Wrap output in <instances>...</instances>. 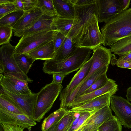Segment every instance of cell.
Listing matches in <instances>:
<instances>
[{"instance_id": "1f68e13d", "label": "cell", "mask_w": 131, "mask_h": 131, "mask_svg": "<svg viewBox=\"0 0 131 131\" xmlns=\"http://www.w3.org/2000/svg\"><path fill=\"white\" fill-rule=\"evenodd\" d=\"M106 73L102 74L99 77L86 91L84 94L89 93L104 86L106 84L109 79L107 77Z\"/></svg>"}, {"instance_id": "3957f363", "label": "cell", "mask_w": 131, "mask_h": 131, "mask_svg": "<svg viewBox=\"0 0 131 131\" xmlns=\"http://www.w3.org/2000/svg\"><path fill=\"white\" fill-rule=\"evenodd\" d=\"M98 23L97 16L95 14H90L84 22L79 34L72 40L77 47L93 50L103 44V36Z\"/></svg>"}, {"instance_id": "83f0119b", "label": "cell", "mask_w": 131, "mask_h": 131, "mask_svg": "<svg viewBox=\"0 0 131 131\" xmlns=\"http://www.w3.org/2000/svg\"><path fill=\"white\" fill-rule=\"evenodd\" d=\"M24 12L23 10H16L6 15L0 19V26L13 28L22 16Z\"/></svg>"}, {"instance_id": "ab89813d", "label": "cell", "mask_w": 131, "mask_h": 131, "mask_svg": "<svg viewBox=\"0 0 131 131\" xmlns=\"http://www.w3.org/2000/svg\"><path fill=\"white\" fill-rule=\"evenodd\" d=\"M66 75L60 73H55L53 74L52 82L57 84H62V82Z\"/></svg>"}, {"instance_id": "ba28073f", "label": "cell", "mask_w": 131, "mask_h": 131, "mask_svg": "<svg viewBox=\"0 0 131 131\" xmlns=\"http://www.w3.org/2000/svg\"><path fill=\"white\" fill-rule=\"evenodd\" d=\"M110 108L124 127L131 128V103L127 99L113 95L110 98Z\"/></svg>"}, {"instance_id": "4316f807", "label": "cell", "mask_w": 131, "mask_h": 131, "mask_svg": "<svg viewBox=\"0 0 131 131\" xmlns=\"http://www.w3.org/2000/svg\"><path fill=\"white\" fill-rule=\"evenodd\" d=\"M0 107L15 113L24 114L11 99L5 94L1 92Z\"/></svg>"}, {"instance_id": "ee69618b", "label": "cell", "mask_w": 131, "mask_h": 131, "mask_svg": "<svg viewBox=\"0 0 131 131\" xmlns=\"http://www.w3.org/2000/svg\"><path fill=\"white\" fill-rule=\"evenodd\" d=\"M123 10L128 9L130 4V0H121Z\"/></svg>"}, {"instance_id": "9a60e30c", "label": "cell", "mask_w": 131, "mask_h": 131, "mask_svg": "<svg viewBox=\"0 0 131 131\" xmlns=\"http://www.w3.org/2000/svg\"><path fill=\"white\" fill-rule=\"evenodd\" d=\"M43 14L42 11L36 7L24 11L22 16L13 28L14 35L21 37L24 31L31 27Z\"/></svg>"}, {"instance_id": "44dd1931", "label": "cell", "mask_w": 131, "mask_h": 131, "mask_svg": "<svg viewBox=\"0 0 131 131\" xmlns=\"http://www.w3.org/2000/svg\"><path fill=\"white\" fill-rule=\"evenodd\" d=\"M0 84L1 88L16 95H30L33 93L30 89L25 88L19 86L2 74H1L0 75Z\"/></svg>"}, {"instance_id": "8d00e7d4", "label": "cell", "mask_w": 131, "mask_h": 131, "mask_svg": "<svg viewBox=\"0 0 131 131\" xmlns=\"http://www.w3.org/2000/svg\"><path fill=\"white\" fill-rule=\"evenodd\" d=\"M0 125L3 131H23L25 129L17 125L5 124Z\"/></svg>"}, {"instance_id": "5bb4252c", "label": "cell", "mask_w": 131, "mask_h": 131, "mask_svg": "<svg viewBox=\"0 0 131 131\" xmlns=\"http://www.w3.org/2000/svg\"><path fill=\"white\" fill-rule=\"evenodd\" d=\"M93 62L91 57L79 69L72 78L69 83L61 92L59 96L61 108L71 93L85 79L88 75Z\"/></svg>"}, {"instance_id": "5b68a950", "label": "cell", "mask_w": 131, "mask_h": 131, "mask_svg": "<svg viewBox=\"0 0 131 131\" xmlns=\"http://www.w3.org/2000/svg\"><path fill=\"white\" fill-rule=\"evenodd\" d=\"M15 48L10 42L0 47V73L6 77L32 82V80L21 71L17 64L14 56Z\"/></svg>"}, {"instance_id": "d4e9b609", "label": "cell", "mask_w": 131, "mask_h": 131, "mask_svg": "<svg viewBox=\"0 0 131 131\" xmlns=\"http://www.w3.org/2000/svg\"><path fill=\"white\" fill-rule=\"evenodd\" d=\"M109 66H105L97 70L81 86L75 95L74 99L84 94L86 91L102 74L107 73Z\"/></svg>"}, {"instance_id": "7c38bea8", "label": "cell", "mask_w": 131, "mask_h": 131, "mask_svg": "<svg viewBox=\"0 0 131 131\" xmlns=\"http://www.w3.org/2000/svg\"><path fill=\"white\" fill-rule=\"evenodd\" d=\"M118 90L115 81L109 79L106 84L103 87L88 93L84 94L75 98L71 103L68 104L65 109L69 110L83 105L92 99L102 95Z\"/></svg>"}, {"instance_id": "c3c4849f", "label": "cell", "mask_w": 131, "mask_h": 131, "mask_svg": "<svg viewBox=\"0 0 131 131\" xmlns=\"http://www.w3.org/2000/svg\"><path fill=\"white\" fill-rule=\"evenodd\" d=\"M76 131V130H75V131Z\"/></svg>"}, {"instance_id": "ffe728a7", "label": "cell", "mask_w": 131, "mask_h": 131, "mask_svg": "<svg viewBox=\"0 0 131 131\" xmlns=\"http://www.w3.org/2000/svg\"><path fill=\"white\" fill-rule=\"evenodd\" d=\"M57 17L43 14L31 27L24 31L23 35L45 30H56L52 25L54 19Z\"/></svg>"}, {"instance_id": "2e32d148", "label": "cell", "mask_w": 131, "mask_h": 131, "mask_svg": "<svg viewBox=\"0 0 131 131\" xmlns=\"http://www.w3.org/2000/svg\"><path fill=\"white\" fill-rule=\"evenodd\" d=\"M0 124L17 125L29 129L36 123L33 119L24 114L15 113L0 107Z\"/></svg>"}, {"instance_id": "30bf717a", "label": "cell", "mask_w": 131, "mask_h": 131, "mask_svg": "<svg viewBox=\"0 0 131 131\" xmlns=\"http://www.w3.org/2000/svg\"><path fill=\"white\" fill-rule=\"evenodd\" d=\"M82 21L79 18H68L57 17L54 19L53 26L67 37L73 39L79 34L82 26Z\"/></svg>"}, {"instance_id": "836d02e7", "label": "cell", "mask_w": 131, "mask_h": 131, "mask_svg": "<svg viewBox=\"0 0 131 131\" xmlns=\"http://www.w3.org/2000/svg\"><path fill=\"white\" fill-rule=\"evenodd\" d=\"M15 11V7L13 3L0 4V19Z\"/></svg>"}, {"instance_id": "4fadbf2b", "label": "cell", "mask_w": 131, "mask_h": 131, "mask_svg": "<svg viewBox=\"0 0 131 131\" xmlns=\"http://www.w3.org/2000/svg\"><path fill=\"white\" fill-rule=\"evenodd\" d=\"M0 92L5 94L11 99L24 114L33 119L37 93H33L30 95H17L2 88Z\"/></svg>"}, {"instance_id": "603a6c76", "label": "cell", "mask_w": 131, "mask_h": 131, "mask_svg": "<svg viewBox=\"0 0 131 131\" xmlns=\"http://www.w3.org/2000/svg\"><path fill=\"white\" fill-rule=\"evenodd\" d=\"M110 46L111 53L120 56L131 53V37L122 39Z\"/></svg>"}, {"instance_id": "9c48e42d", "label": "cell", "mask_w": 131, "mask_h": 131, "mask_svg": "<svg viewBox=\"0 0 131 131\" xmlns=\"http://www.w3.org/2000/svg\"><path fill=\"white\" fill-rule=\"evenodd\" d=\"M99 23H107L123 11L121 0H96Z\"/></svg>"}, {"instance_id": "7402d4cb", "label": "cell", "mask_w": 131, "mask_h": 131, "mask_svg": "<svg viewBox=\"0 0 131 131\" xmlns=\"http://www.w3.org/2000/svg\"><path fill=\"white\" fill-rule=\"evenodd\" d=\"M77 47L74 43L72 38L67 37L61 45L55 52L54 58L55 60H60L66 59L71 56Z\"/></svg>"}, {"instance_id": "d590c367", "label": "cell", "mask_w": 131, "mask_h": 131, "mask_svg": "<svg viewBox=\"0 0 131 131\" xmlns=\"http://www.w3.org/2000/svg\"><path fill=\"white\" fill-rule=\"evenodd\" d=\"M110 63L113 66L116 64L117 66L121 68L131 69V62L118 60L116 57L112 58Z\"/></svg>"}, {"instance_id": "f35d334b", "label": "cell", "mask_w": 131, "mask_h": 131, "mask_svg": "<svg viewBox=\"0 0 131 131\" xmlns=\"http://www.w3.org/2000/svg\"><path fill=\"white\" fill-rule=\"evenodd\" d=\"M7 77L12 81L23 88L29 89L28 85V82L27 81L10 77Z\"/></svg>"}, {"instance_id": "4dcf8cb0", "label": "cell", "mask_w": 131, "mask_h": 131, "mask_svg": "<svg viewBox=\"0 0 131 131\" xmlns=\"http://www.w3.org/2000/svg\"><path fill=\"white\" fill-rule=\"evenodd\" d=\"M36 7L39 8L44 14L51 16H58L52 0H37Z\"/></svg>"}, {"instance_id": "b9f144b4", "label": "cell", "mask_w": 131, "mask_h": 131, "mask_svg": "<svg viewBox=\"0 0 131 131\" xmlns=\"http://www.w3.org/2000/svg\"><path fill=\"white\" fill-rule=\"evenodd\" d=\"M15 8V10H23L24 7L22 0H15L13 3Z\"/></svg>"}, {"instance_id": "7bdbcfd3", "label": "cell", "mask_w": 131, "mask_h": 131, "mask_svg": "<svg viewBox=\"0 0 131 131\" xmlns=\"http://www.w3.org/2000/svg\"><path fill=\"white\" fill-rule=\"evenodd\" d=\"M117 60L119 61H125L131 62V53L120 56Z\"/></svg>"}, {"instance_id": "ac0fdd59", "label": "cell", "mask_w": 131, "mask_h": 131, "mask_svg": "<svg viewBox=\"0 0 131 131\" xmlns=\"http://www.w3.org/2000/svg\"><path fill=\"white\" fill-rule=\"evenodd\" d=\"M58 16L68 18H78L72 0H52Z\"/></svg>"}, {"instance_id": "8992f818", "label": "cell", "mask_w": 131, "mask_h": 131, "mask_svg": "<svg viewBox=\"0 0 131 131\" xmlns=\"http://www.w3.org/2000/svg\"><path fill=\"white\" fill-rule=\"evenodd\" d=\"M57 31L45 30L23 35L15 46V53H27L48 42L53 40Z\"/></svg>"}, {"instance_id": "74e56055", "label": "cell", "mask_w": 131, "mask_h": 131, "mask_svg": "<svg viewBox=\"0 0 131 131\" xmlns=\"http://www.w3.org/2000/svg\"><path fill=\"white\" fill-rule=\"evenodd\" d=\"M24 11L30 10L36 7L37 0H22Z\"/></svg>"}, {"instance_id": "f1b7e54d", "label": "cell", "mask_w": 131, "mask_h": 131, "mask_svg": "<svg viewBox=\"0 0 131 131\" xmlns=\"http://www.w3.org/2000/svg\"><path fill=\"white\" fill-rule=\"evenodd\" d=\"M122 125L115 116H112L99 127L98 131H122Z\"/></svg>"}, {"instance_id": "7dc6e473", "label": "cell", "mask_w": 131, "mask_h": 131, "mask_svg": "<svg viewBox=\"0 0 131 131\" xmlns=\"http://www.w3.org/2000/svg\"><path fill=\"white\" fill-rule=\"evenodd\" d=\"M15 0H0V4L9 3H13Z\"/></svg>"}, {"instance_id": "277c9868", "label": "cell", "mask_w": 131, "mask_h": 131, "mask_svg": "<svg viewBox=\"0 0 131 131\" xmlns=\"http://www.w3.org/2000/svg\"><path fill=\"white\" fill-rule=\"evenodd\" d=\"M63 88L62 84L52 82L46 85L37 93L33 118L40 122L51 109Z\"/></svg>"}, {"instance_id": "cb8c5ba5", "label": "cell", "mask_w": 131, "mask_h": 131, "mask_svg": "<svg viewBox=\"0 0 131 131\" xmlns=\"http://www.w3.org/2000/svg\"><path fill=\"white\" fill-rule=\"evenodd\" d=\"M67 113L66 109L60 108L50 114L42 122L41 127L42 131L47 130L55 123L60 121Z\"/></svg>"}, {"instance_id": "d6a6232c", "label": "cell", "mask_w": 131, "mask_h": 131, "mask_svg": "<svg viewBox=\"0 0 131 131\" xmlns=\"http://www.w3.org/2000/svg\"><path fill=\"white\" fill-rule=\"evenodd\" d=\"M13 28L5 26H0V45L9 43L12 34Z\"/></svg>"}, {"instance_id": "6da1fadb", "label": "cell", "mask_w": 131, "mask_h": 131, "mask_svg": "<svg viewBox=\"0 0 131 131\" xmlns=\"http://www.w3.org/2000/svg\"><path fill=\"white\" fill-rule=\"evenodd\" d=\"M92 50L86 48L77 47L72 54L65 59L46 60L43 63V70L49 74L60 73L67 75L80 69L90 59Z\"/></svg>"}, {"instance_id": "52a82bcc", "label": "cell", "mask_w": 131, "mask_h": 131, "mask_svg": "<svg viewBox=\"0 0 131 131\" xmlns=\"http://www.w3.org/2000/svg\"><path fill=\"white\" fill-rule=\"evenodd\" d=\"M91 57L93 62L90 70L86 77L73 91L66 100L67 104L72 102L82 84L97 70L105 66H109L112 58L110 49L100 45L93 50Z\"/></svg>"}, {"instance_id": "f6af8a7d", "label": "cell", "mask_w": 131, "mask_h": 131, "mask_svg": "<svg viewBox=\"0 0 131 131\" xmlns=\"http://www.w3.org/2000/svg\"><path fill=\"white\" fill-rule=\"evenodd\" d=\"M59 121L55 123L50 128L47 130L44 131H56L57 125Z\"/></svg>"}, {"instance_id": "8fae6325", "label": "cell", "mask_w": 131, "mask_h": 131, "mask_svg": "<svg viewBox=\"0 0 131 131\" xmlns=\"http://www.w3.org/2000/svg\"><path fill=\"white\" fill-rule=\"evenodd\" d=\"M108 105L92 114L77 130L79 131H98L100 126L112 116Z\"/></svg>"}, {"instance_id": "60d3db41", "label": "cell", "mask_w": 131, "mask_h": 131, "mask_svg": "<svg viewBox=\"0 0 131 131\" xmlns=\"http://www.w3.org/2000/svg\"><path fill=\"white\" fill-rule=\"evenodd\" d=\"M74 5H84L96 2V0H72Z\"/></svg>"}, {"instance_id": "484cf974", "label": "cell", "mask_w": 131, "mask_h": 131, "mask_svg": "<svg viewBox=\"0 0 131 131\" xmlns=\"http://www.w3.org/2000/svg\"><path fill=\"white\" fill-rule=\"evenodd\" d=\"M14 56L18 67L21 71L27 75L33 62L36 60L27 53H14Z\"/></svg>"}, {"instance_id": "f546056e", "label": "cell", "mask_w": 131, "mask_h": 131, "mask_svg": "<svg viewBox=\"0 0 131 131\" xmlns=\"http://www.w3.org/2000/svg\"><path fill=\"white\" fill-rule=\"evenodd\" d=\"M67 110V113L59 121L56 131H69L72 127L76 119L71 113Z\"/></svg>"}, {"instance_id": "d6986e66", "label": "cell", "mask_w": 131, "mask_h": 131, "mask_svg": "<svg viewBox=\"0 0 131 131\" xmlns=\"http://www.w3.org/2000/svg\"><path fill=\"white\" fill-rule=\"evenodd\" d=\"M27 54L36 60L46 61L53 59L55 54L53 41L52 40L48 42Z\"/></svg>"}, {"instance_id": "e0dca14e", "label": "cell", "mask_w": 131, "mask_h": 131, "mask_svg": "<svg viewBox=\"0 0 131 131\" xmlns=\"http://www.w3.org/2000/svg\"><path fill=\"white\" fill-rule=\"evenodd\" d=\"M116 91L107 93L91 100L80 106L68 110L72 112L81 113L99 110L107 105L110 106L111 97Z\"/></svg>"}, {"instance_id": "bcb514c9", "label": "cell", "mask_w": 131, "mask_h": 131, "mask_svg": "<svg viewBox=\"0 0 131 131\" xmlns=\"http://www.w3.org/2000/svg\"><path fill=\"white\" fill-rule=\"evenodd\" d=\"M126 96L127 98V100L129 101H131V87H129L127 89Z\"/></svg>"}, {"instance_id": "e575fe53", "label": "cell", "mask_w": 131, "mask_h": 131, "mask_svg": "<svg viewBox=\"0 0 131 131\" xmlns=\"http://www.w3.org/2000/svg\"><path fill=\"white\" fill-rule=\"evenodd\" d=\"M66 37L59 31H57L55 33L53 40L54 45L55 52L62 44Z\"/></svg>"}, {"instance_id": "7a4b0ae2", "label": "cell", "mask_w": 131, "mask_h": 131, "mask_svg": "<svg viewBox=\"0 0 131 131\" xmlns=\"http://www.w3.org/2000/svg\"><path fill=\"white\" fill-rule=\"evenodd\" d=\"M101 30L104 46H110L122 39L131 37V8L105 23Z\"/></svg>"}]
</instances>
